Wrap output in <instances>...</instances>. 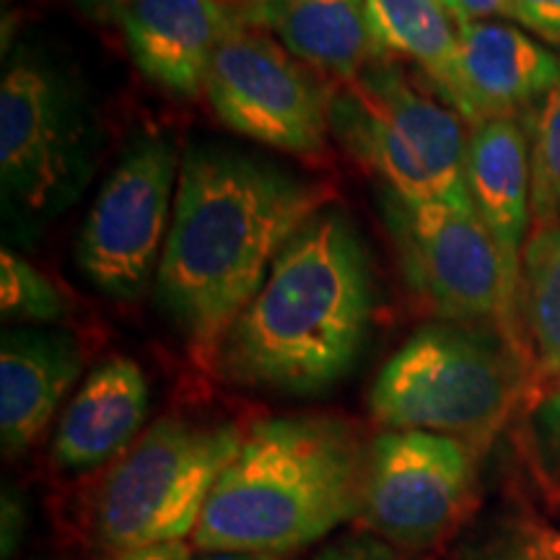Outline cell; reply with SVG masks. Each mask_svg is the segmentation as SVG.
Here are the masks:
<instances>
[{
  "mask_svg": "<svg viewBox=\"0 0 560 560\" xmlns=\"http://www.w3.org/2000/svg\"><path fill=\"white\" fill-rule=\"evenodd\" d=\"M327 187L247 153L200 145L179 166L156 299L200 359H210Z\"/></svg>",
  "mask_w": 560,
  "mask_h": 560,
  "instance_id": "6da1fadb",
  "label": "cell"
},
{
  "mask_svg": "<svg viewBox=\"0 0 560 560\" xmlns=\"http://www.w3.org/2000/svg\"><path fill=\"white\" fill-rule=\"evenodd\" d=\"M371 319V270L342 210L312 215L276 257L262 289L221 342L231 382L317 395L359 359Z\"/></svg>",
  "mask_w": 560,
  "mask_h": 560,
  "instance_id": "7a4b0ae2",
  "label": "cell"
},
{
  "mask_svg": "<svg viewBox=\"0 0 560 560\" xmlns=\"http://www.w3.org/2000/svg\"><path fill=\"white\" fill-rule=\"evenodd\" d=\"M366 459L348 423L327 416L257 423L210 490L195 548L285 556L361 511Z\"/></svg>",
  "mask_w": 560,
  "mask_h": 560,
  "instance_id": "3957f363",
  "label": "cell"
},
{
  "mask_svg": "<svg viewBox=\"0 0 560 560\" xmlns=\"http://www.w3.org/2000/svg\"><path fill=\"white\" fill-rule=\"evenodd\" d=\"M527 361L482 327L425 325L384 363L371 416L395 431H429L482 450L529 389Z\"/></svg>",
  "mask_w": 560,
  "mask_h": 560,
  "instance_id": "277c9868",
  "label": "cell"
},
{
  "mask_svg": "<svg viewBox=\"0 0 560 560\" xmlns=\"http://www.w3.org/2000/svg\"><path fill=\"white\" fill-rule=\"evenodd\" d=\"M100 130L79 83L19 47L0 81V187L5 221L26 234L58 219L89 187Z\"/></svg>",
  "mask_w": 560,
  "mask_h": 560,
  "instance_id": "5b68a950",
  "label": "cell"
},
{
  "mask_svg": "<svg viewBox=\"0 0 560 560\" xmlns=\"http://www.w3.org/2000/svg\"><path fill=\"white\" fill-rule=\"evenodd\" d=\"M335 136L410 202L475 208L467 187V136L459 112L425 96L392 60L374 58L332 91Z\"/></svg>",
  "mask_w": 560,
  "mask_h": 560,
  "instance_id": "8992f818",
  "label": "cell"
},
{
  "mask_svg": "<svg viewBox=\"0 0 560 560\" xmlns=\"http://www.w3.org/2000/svg\"><path fill=\"white\" fill-rule=\"evenodd\" d=\"M242 441L244 433L229 423H153L104 480L94 516L100 542L115 552L182 542L198 527Z\"/></svg>",
  "mask_w": 560,
  "mask_h": 560,
  "instance_id": "52a82bcc",
  "label": "cell"
},
{
  "mask_svg": "<svg viewBox=\"0 0 560 560\" xmlns=\"http://www.w3.org/2000/svg\"><path fill=\"white\" fill-rule=\"evenodd\" d=\"M384 215L412 291L444 322L499 332L529 366L520 299L478 210L387 192Z\"/></svg>",
  "mask_w": 560,
  "mask_h": 560,
  "instance_id": "ba28073f",
  "label": "cell"
},
{
  "mask_svg": "<svg viewBox=\"0 0 560 560\" xmlns=\"http://www.w3.org/2000/svg\"><path fill=\"white\" fill-rule=\"evenodd\" d=\"M182 161L166 136L130 140L89 208L75 262L94 289L112 299H138L159 272L174 213V182Z\"/></svg>",
  "mask_w": 560,
  "mask_h": 560,
  "instance_id": "9c48e42d",
  "label": "cell"
},
{
  "mask_svg": "<svg viewBox=\"0 0 560 560\" xmlns=\"http://www.w3.org/2000/svg\"><path fill=\"white\" fill-rule=\"evenodd\" d=\"M206 96L229 130L285 153H317L332 130V91L268 32L240 24L213 55Z\"/></svg>",
  "mask_w": 560,
  "mask_h": 560,
  "instance_id": "30bf717a",
  "label": "cell"
},
{
  "mask_svg": "<svg viewBox=\"0 0 560 560\" xmlns=\"http://www.w3.org/2000/svg\"><path fill=\"white\" fill-rule=\"evenodd\" d=\"M478 450L429 431H389L363 472L361 514L392 542L423 548L462 520L475 490Z\"/></svg>",
  "mask_w": 560,
  "mask_h": 560,
  "instance_id": "8fae6325",
  "label": "cell"
},
{
  "mask_svg": "<svg viewBox=\"0 0 560 560\" xmlns=\"http://www.w3.org/2000/svg\"><path fill=\"white\" fill-rule=\"evenodd\" d=\"M117 21L140 73L179 100L206 94L215 50L244 24L236 0H120Z\"/></svg>",
  "mask_w": 560,
  "mask_h": 560,
  "instance_id": "7c38bea8",
  "label": "cell"
},
{
  "mask_svg": "<svg viewBox=\"0 0 560 560\" xmlns=\"http://www.w3.org/2000/svg\"><path fill=\"white\" fill-rule=\"evenodd\" d=\"M560 81V55L499 21L459 24V117H522Z\"/></svg>",
  "mask_w": 560,
  "mask_h": 560,
  "instance_id": "4fadbf2b",
  "label": "cell"
},
{
  "mask_svg": "<svg viewBox=\"0 0 560 560\" xmlns=\"http://www.w3.org/2000/svg\"><path fill=\"white\" fill-rule=\"evenodd\" d=\"M467 187L480 221L499 247L509 285L520 299L522 252L532 226L529 138L522 117H493L472 125Z\"/></svg>",
  "mask_w": 560,
  "mask_h": 560,
  "instance_id": "5bb4252c",
  "label": "cell"
},
{
  "mask_svg": "<svg viewBox=\"0 0 560 560\" xmlns=\"http://www.w3.org/2000/svg\"><path fill=\"white\" fill-rule=\"evenodd\" d=\"M81 348L66 330L11 327L0 340V439L5 454L39 441L81 374Z\"/></svg>",
  "mask_w": 560,
  "mask_h": 560,
  "instance_id": "9a60e30c",
  "label": "cell"
},
{
  "mask_svg": "<svg viewBox=\"0 0 560 560\" xmlns=\"http://www.w3.org/2000/svg\"><path fill=\"white\" fill-rule=\"evenodd\" d=\"M149 416V382L125 355L102 361L62 412L52 459L60 470L86 472L117 457Z\"/></svg>",
  "mask_w": 560,
  "mask_h": 560,
  "instance_id": "2e32d148",
  "label": "cell"
},
{
  "mask_svg": "<svg viewBox=\"0 0 560 560\" xmlns=\"http://www.w3.org/2000/svg\"><path fill=\"white\" fill-rule=\"evenodd\" d=\"M244 24L276 37L314 73L353 81L374 60L366 0H236Z\"/></svg>",
  "mask_w": 560,
  "mask_h": 560,
  "instance_id": "e0dca14e",
  "label": "cell"
},
{
  "mask_svg": "<svg viewBox=\"0 0 560 560\" xmlns=\"http://www.w3.org/2000/svg\"><path fill=\"white\" fill-rule=\"evenodd\" d=\"M366 21L374 58L410 60L457 112L459 24L441 0H366Z\"/></svg>",
  "mask_w": 560,
  "mask_h": 560,
  "instance_id": "ac0fdd59",
  "label": "cell"
},
{
  "mask_svg": "<svg viewBox=\"0 0 560 560\" xmlns=\"http://www.w3.org/2000/svg\"><path fill=\"white\" fill-rule=\"evenodd\" d=\"M520 319L532 376L550 384L560 376V221L532 229L522 252Z\"/></svg>",
  "mask_w": 560,
  "mask_h": 560,
  "instance_id": "d6986e66",
  "label": "cell"
},
{
  "mask_svg": "<svg viewBox=\"0 0 560 560\" xmlns=\"http://www.w3.org/2000/svg\"><path fill=\"white\" fill-rule=\"evenodd\" d=\"M529 138L532 229L560 221V81L522 115Z\"/></svg>",
  "mask_w": 560,
  "mask_h": 560,
  "instance_id": "ffe728a7",
  "label": "cell"
},
{
  "mask_svg": "<svg viewBox=\"0 0 560 560\" xmlns=\"http://www.w3.org/2000/svg\"><path fill=\"white\" fill-rule=\"evenodd\" d=\"M0 310L3 317L50 325L62 319L66 301L50 278L5 247L0 255Z\"/></svg>",
  "mask_w": 560,
  "mask_h": 560,
  "instance_id": "44dd1931",
  "label": "cell"
},
{
  "mask_svg": "<svg viewBox=\"0 0 560 560\" xmlns=\"http://www.w3.org/2000/svg\"><path fill=\"white\" fill-rule=\"evenodd\" d=\"M529 444L542 482L560 499V387L545 395L532 410Z\"/></svg>",
  "mask_w": 560,
  "mask_h": 560,
  "instance_id": "7402d4cb",
  "label": "cell"
},
{
  "mask_svg": "<svg viewBox=\"0 0 560 560\" xmlns=\"http://www.w3.org/2000/svg\"><path fill=\"white\" fill-rule=\"evenodd\" d=\"M511 19L524 30L560 47V0H509Z\"/></svg>",
  "mask_w": 560,
  "mask_h": 560,
  "instance_id": "603a6c76",
  "label": "cell"
},
{
  "mask_svg": "<svg viewBox=\"0 0 560 560\" xmlns=\"http://www.w3.org/2000/svg\"><path fill=\"white\" fill-rule=\"evenodd\" d=\"M441 5L452 13L457 24H467V21H488L493 16L511 19L509 0H441Z\"/></svg>",
  "mask_w": 560,
  "mask_h": 560,
  "instance_id": "cb8c5ba5",
  "label": "cell"
},
{
  "mask_svg": "<svg viewBox=\"0 0 560 560\" xmlns=\"http://www.w3.org/2000/svg\"><path fill=\"white\" fill-rule=\"evenodd\" d=\"M314 560H392L382 545L369 540H346L322 550Z\"/></svg>",
  "mask_w": 560,
  "mask_h": 560,
  "instance_id": "d4e9b609",
  "label": "cell"
},
{
  "mask_svg": "<svg viewBox=\"0 0 560 560\" xmlns=\"http://www.w3.org/2000/svg\"><path fill=\"white\" fill-rule=\"evenodd\" d=\"M112 560H192V558H190V548H187L185 542H164V545H149V548L117 552Z\"/></svg>",
  "mask_w": 560,
  "mask_h": 560,
  "instance_id": "484cf974",
  "label": "cell"
},
{
  "mask_svg": "<svg viewBox=\"0 0 560 560\" xmlns=\"http://www.w3.org/2000/svg\"><path fill=\"white\" fill-rule=\"evenodd\" d=\"M68 3L100 21L117 19V11H120V0H68Z\"/></svg>",
  "mask_w": 560,
  "mask_h": 560,
  "instance_id": "4316f807",
  "label": "cell"
},
{
  "mask_svg": "<svg viewBox=\"0 0 560 560\" xmlns=\"http://www.w3.org/2000/svg\"><path fill=\"white\" fill-rule=\"evenodd\" d=\"M499 560H560V552L552 548V545L532 542V545H524V548L506 552V556Z\"/></svg>",
  "mask_w": 560,
  "mask_h": 560,
  "instance_id": "83f0119b",
  "label": "cell"
},
{
  "mask_svg": "<svg viewBox=\"0 0 560 560\" xmlns=\"http://www.w3.org/2000/svg\"><path fill=\"white\" fill-rule=\"evenodd\" d=\"M195 560H283V556H270V552H242V550H215Z\"/></svg>",
  "mask_w": 560,
  "mask_h": 560,
  "instance_id": "f1b7e54d",
  "label": "cell"
}]
</instances>
